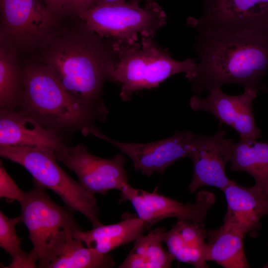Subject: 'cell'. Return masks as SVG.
<instances>
[{
  "label": "cell",
  "instance_id": "cell-5",
  "mask_svg": "<svg viewBox=\"0 0 268 268\" xmlns=\"http://www.w3.org/2000/svg\"><path fill=\"white\" fill-rule=\"evenodd\" d=\"M118 54L119 60L109 80L121 84L120 96L124 101L130 100L134 93L157 87L178 73H185L189 80L197 66L192 58L175 60L167 49L150 37H142L140 42L130 45L118 44Z\"/></svg>",
  "mask_w": 268,
  "mask_h": 268
},
{
  "label": "cell",
  "instance_id": "cell-27",
  "mask_svg": "<svg viewBox=\"0 0 268 268\" xmlns=\"http://www.w3.org/2000/svg\"><path fill=\"white\" fill-rule=\"evenodd\" d=\"M51 12L55 15L63 12V0H52Z\"/></svg>",
  "mask_w": 268,
  "mask_h": 268
},
{
  "label": "cell",
  "instance_id": "cell-17",
  "mask_svg": "<svg viewBox=\"0 0 268 268\" xmlns=\"http://www.w3.org/2000/svg\"><path fill=\"white\" fill-rule=\"evenodd\" d=\"M149 227L137 215H126L117 223L102 224L90 230H81L76 237L86 247L94 248L102 254H108L120 246L134 242Z\"/></svg>",
  "mask_w": 268,
  "mask_h": 268
},
{
  "label": "cell",
  "instance_id": "cell-20",
  "mask_svg": "<svg viewBox=\"0 0 268 268\" xmlns=\"http://www.w3.org/2000/svg\"><path fill=\"white\" fill-rule=\"evenodd\" d=\"M166 231L157 228L134 241L133 247L120 268H168L175 260L163 248V238Z\"/></svg>",
  "mask_w": 268,
  "mask_h": 268
},
{
  "label": "cell",
  "instance_id": "cell-6",
  "mask_svg": "<svg viewBox=\"0 0 268 268\" xmlns=\"http://www.w3.org/2000/svg\"><path fill=\"white\" fill-rule=\"evenodd\" d=\"M0 155L24 167L32 175L35 183L55 192L67 207L85 216L93 227L102 224L95 195L58 165L54 150L0 145Z\"/></svg>",
  "mask_w": 268,
  "mask_h": 268
},
{
  "label": "cell",
  "instance_id": "cell-13",
  "mask_svg": "<svg viewBox=\"0 0 268 268\" xmlns=\"http://www.w3.org/2000/svg\"><path fill=\"white\" fill-rule=\"evenodd\" d=\"M89 134L118 147L132 159L135 171L150 176L155 172L164 173L178 160L188 157L194 133L189 131L177 132L170 137L147 143L116 141L100 133L97 128L91 130Z\"/></svg>",
  "mask_w": 268,
  "mask_h": 268
},
{
  "label": "cell",
  "instance_id": "cell-28",
  "mask_svg": "<svg viewBox=\"0 0 268 268\" xmlns=\"http://www.w3.org/2000/svg\"><path fill=\"white\" fill-rule=\"evenodd\" d=\"M127 0H94L93 5L113 4L127 1Z\"/></svg>",
  "mask_w": 268,
  "mask_h": 268
},
{
  "label": "cell",
  "instance_id": "cell-16",
  "mask_svg": "<svg viewBox=\"0 0 268 268\" xmlns=\"http://www.w3.org/2000/svg\"><path fill=\"white\" fill-rule=\"evenodd\" d=\"M0 145L41 147L55 151L64 147L61 134L16 110H0Z\"/></svg>",
  "mask_w": 268,
  "mask_h": 268
},
{
  "label": "cell",
  "instance_id": "cell-8",
  "mask_svg": "<svg viewBox=\"0 0 268 268\" xmlns=\"http://www.w3.org/2000/svg\"><path fill=\"white\" fill-rule=\"evenodd\" d=\"M202 15L189 16L197 33H241L268 38V0H202Z\"/></svg>",
  "mask_w": 268,
  "mask_h": 268
},
{
  "label": "cell",
  "instance_id": "cell-2",
  "mask_svg": "<svg viewBox=\"0 0 268 268\" xmlns=\"http://www.w3.org/2000/svg\"><path fill=\"white\" fill-rule=\"evenodd\" d=\"M101 38L87 29L78 41L63 42L53 47L46 64L69 93L105 118L108 111L101 99L102 87L119 57L117 43Z\"/></svg>",
  "mask_w": 268,
  "mask_h": 268
},
{
  "label": "cell",
  "instance_id": "cell-9",
  "mask_svg": "<svg viewBox=\"0 0 268 268\" xmlns=\"http://www.w3.org/2000/svg\"><path fill=\"white\" fill-rule=\"evenodd\" d=\"M57 160L77 176L78 181L91 193L105 195L111 190L122 191L129 185L124 168L126 159L122 154L111 159L96 156L81 143L64 146L55 151Z\"/></svg>",
  "mask_w": 268,
  "mask_h": 268
},
{
  "label": "cell",
  "instance_id": "cell-26",
  "mask_svg": "<svg viewBox=\"0 0 268 268\" xmlns=\"http://www.w3.org/2000/svg\"><path fill=\"white\" fill-rule=\"evenodd\" d=\"M63 11L77 14L83 13L94 4V0H63Z\"/></svg>",
  "mask_w": 268,
  "mask_h": 268
},
{
  "label": "cell",
  "instance_id": "cell-21",
  "mask_svg": "<svg viewBox=\"0 0 268 268\" xmlns=\"http://www.w3.org/2000/svg\"><path fill=\"white\" fill-rule=\"evenodd\" d=\"M207 231L204 225L178 220L163 237L168 252L174 260L190 264L198 250L206 246Z\"/></svg>",
  "mask_w": 268,
  "mask_h": 268
},
{
  "label": "cell",
  "instance_id": "cell-31",
  "mask_svg": "<svg viewBox=\"0 0 268 268\" xmlns=\"http://www.w3.org/2000/svg\"><path fill=\"white\" fill-rule=\"evenodd\" d=\"M264 268H268V262L263 267Z\"/></svg>",
  "mask_w": 268,
  "mask_h": 268
},
{
  "label": "cell",
  "instance_id": "cell-22",
  "mask_svg": "<svg viewBox=\"0 0 268 268\" xmlns=\"http://www.w3.org/2000/svg\"><path fill=\"white\" fill-rule=\"evenodd\" d=\"M22 73L16 65L12 50L1 47L0 50V108L16 110L21 97Z\"/></svg>",
  "mask_w": 268,
  "mask_h": 268
},
{
  "label": "cell",
  "instance_id": "cell-15",
  "mask_svg": "<svg viewBox=\"0 0 268 268\" xmlns=\"http://www.w3.org/2000/svg\"><path fill=\"white\" fill-rule=\"evenodd\" d=\"M222 191L227 203L223 223L254 236L261 218L268 214V196L255 185L245 187L232 180Z\"/></svg>",
  "mask_w": 268,
  "mask_h": 268
},
{
  "label": "cell",
  "instance_id": "cell-10",
  "mask_svg": "<svg viewBox=\"0 0 268 268\" xmlns=\"http://www.w3.org/2000/svg\"><path fill=\"white\" fill-rule=\"evenodd\" d=\"M120 192V201H130L137 216L150 227L169 218L204 225L207 212L215 201L212 193L204 190L197 193L194 203L186 204L160 194L156 190L148 192L129 184Z\"/></svg>",
  "mask_w": 268,
  "mask_h": 268
},
{
  "label": "cell",
  "instance_id": "cell-18",
  "mask_svg": "<svg viewBox=\"0 0 268 268\" xmlns=\"http://www.w3.org/2000/svg\"><path fill=\"white\" fill-rule=\"evenodd\" d=\"M246 234L224 224L207 232L206 259L225 268H249L243 246Z\"/></svg>",
  "mask_w": 268,
  "mask_h": 268
},
{
  "label": "cell",
  "instance_id": "cell-19",
  "mask_svg": "<svg viewBox=\"0 0 268 268\" xmlns=\"http://www.w3.org/2000/svg\"><path fill=\"white\" fill-rule=\"evenodd\" d=\"M230 169L252 176L255 185L268 196V142L240 139L235 143Z\"/></svg>",
  "mask_w": 268,
  "mask_h": 268
},
{
  "label": "cell",
  "instance_id": "cell-3",
  "mask_svg": "<svg viewBox=\"0 0 268 268\" xmlns=\"http://www.w3.org/2000/svg\"><path fill=\"white\" fill-rule=\"evenodd\" d=\"M19 111L62 135L80 131L89 134L104 118L69 93L46 66H29L22 72Z\"/></svg>",
  "mask_w": 268,
  "mask_h": 268
},
{
  "label": "cell",
  "instance_id": "cell-14",
  "mask_svg": "<svg viewBox=\"0 0 268 268\" xmlns=\"http://www.w3.org/2000/svg\"><path fill=\"white\" fill-rule=\"evenodd\" d=\"M6 32L22 45L34 44L54 26L55 15L41 0H0Z\"/></svg>",
  "mask_w": 268,
  "mask_h": 268
},
{
  "label": "cell",
  "instance_id": "cell-24",
  "mask_svg": "<svg viewBox=\"0 0 268 268\" xmlns=\"http://www.w3.org/2000/svg\"><path fill=\"white\" fill-rule=\"evenodd\" d=\"M22 222L21 215L9 218L0 211V247L11 258L8 268H33L36 267L37 260L20 248V240L16 233L15 226Z\"/></svg>",
  "mask_w": 268,
  "mask_h": 268
},
{
  "label": "cell",
  "instance_id": "cell-29",
  "mask_svg": "<svg viewBox=\"0 0 268 268\" xmlns=\"http://www.w3.org/2000/svg\"><path fill=\"white\" fill-rule=\"evenodd\" d=\"M259 90H262L263 92L268 94V87L266 86L265 84L262 83L260 84L259 86Z\"/></svg>",
  "mask_w": 268,
  "mask_h": 268
},
{
  "label": "cell",
  "instance_id": "cell-1",
  "mask_svg": "<svg viewBox=\"0 0 268 268\" xmlns=\"http://www.w3.org/2000/svg\"><path fill=\"white\" fill-rule=\"evenodd\" d=\"M200 62L188 80L195 95L227 83L259 89L268 70V38L247 34L198 33Z\"/></svg>",
  "mask_w": 268,
  "mask_h": 268
},
{
  "label": "cell",
  "instance_id": "cell-30",
  "mask_svg": "<svg viewBox=\"0 0 268 268\" xmlns=\"http://www.w3.org/2000/svg\"><path fill=\"white\" fill-rule=\"evenodd\" d=\"M129 1H134V2H137L139 3L141 1H145L146 3L147 2H150L154 1V0H130Z\"/></svg>",
  "mask_w": 268,
  "mask_h": 268
},
{
  "label": "cell",
  "instance_id": "cell-25",
  "mask_svg": "<svg viewBox=\"0 0 268 268\" xmlns=\"http://www.w3.org/2000/svg\"><path fill=\"white\" fill-rule=\"evenodd\" d=\"M25 192L15 184L7 173L3 164H0V197L5 199L7 202L16 201L19 202L23 199Z\"/></svg>",
  "mask_w": 268,
  "mask_h": 268
},
{
  "label": "cell",
  "instance_id": "cell-12",
  "mask_svg": "<svg viewBox=\"0 0 268 268\" xmlns=\"http://www.w3.org/2000/svg\"><path fill=\"white\" fill-rule=\"evenodd\" d=\"M259 90L245 88L242 94L230 95L223 92L221 89H215L210 91L205 98L194 95L189 104L193 111L210 112L219 120L220 125L232 127L240 139L256 140L262 135L255 123L252 103Z\"/></svg>",
  "mask_w": 268,
  "mask_h": 268
},
{
  "label": "cell",
  "instance_id": "cell-7",
  "mask_svg": "<svg viewBox=\"0 0 268 268\" xmlns=\"http://www.w3.org/2000/svg\"><path fill=\"white\" fill-rule=\"evenodd\" d=\"M78 16L87 29L119 45H132L138 42L139 36L153 38L167 22L165 11L155 1L143 7L131 1L96 5Z\"/></svg>",
  "mask_w": 268,
  "mask_h": 268
},
{
  "label": "cell",
  "instance_id": "cell-4",
  "mask_svg": "<svg viewBox=\"0 0 268 268\" xmlns=\"http://www.w3.org/2000/svg\"><path fill=\"white\" fill-rule=\"evenodd\" d=\"M44 189L34 182L19 203L22 223L33 246L29 253L38 261L39 268H47L78 238L76 235L82 230L73 211L57 204Z\"/></svg>",
  "mask_w": 268,
  "mask_h": 268
},
{
  "label": "cell",
  "instance_id": "cell-23",
  "mask_svg": "<svg viewBox=\"0 0 268 268\" xmlns=\"http://www.w3.org/2000/svg\"><path fill=\"white\" fill-rule=\"evenodd\" d=\"M77 238L64 252L49 265L47 268H110L115 266L113 257L95 249L85 247Z\"/></svg>",
  "mask_w": 268,
  "mask_h": 268
},
{
  "label": "cell",
  "instance_id": "cell-11",
  "mask_svg": "<svg viewBox=\"0 0 268 268\" xmlns=\"http://www.w3.org/2000/svg\"><path fill=\"white\" fill-rule=\"evenodd\" d=\"M225 134L220 125L212 136L194 133L188 155L194 164V175L188 187L191 194L203 186L215 187L223 191L231 182L225 167L231 160L235 142Z\"/></svg>",
  "mask_w": 268,
  "mask_h": 268
}]
</instances>
